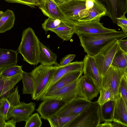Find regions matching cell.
I'll use <instances>...</instances> for the list:
<instances>
[{"instance_id":"cell-38","label":"cell","mask_w":127,"mask_h":127,"mask_svg":"<svg viewBox=\"0 0 127 127\" xmlns=\"http://www.w3.org/2000/svg\"><path fill=\"white\" fill-rule=\"evenodd\" d=\"M75 56V55L74 54H69L66 55L61 60L59 65L63 66L68 64L71 63Z\"/></svg>"},{"instance_id":"cell-21","label":"cell","mask_w":127,"mask_h":127,"mask_svg":"<svg viewBox=\"0 0 127 127\" xmlns=\"http://www.w3.org/2000/svg\"><path fill=\"white\" fill-rule=\"evenodd\" d=\"M39 47V63L41 65L50 66L57 63V56L55 54L40 41Z\"/></svg>"},{"instance_id":"cell-14","label":"cell","mask_w":127,"mask_h":127,"mask_svg":"<svg viewBox=\"0 0 127 127\" xmlns=\"http://www.w3.org/2000/svg\"><path fill=\"white\" fill-rule=\"evenodd\" d=\"M42 101L36 110L41 118L47 120L54 116L67 102L53 98L47 99Z\"/></svg>"},{"instance_id":"cell-34","label":"cell","mask_w":127,"mask_h":127,"mask_svg":"<svg viewBox=\"0 0 127 127\" xmlns=\"http://www.w3.org/2000/svg\"><path fill=\"white\" fill-rule=\"evenodd\" d=\"M41 117L37 113L32 114L26 122L25 127H40L42 125Z\"/></svg>"},{"instance_id":"cell-2","label":"cell","mask_w":127,"mask_h":127,"mask_svg":"<svg viewBox=\"0 0 127 127\" xmlns=\"http://www.w3.org/2000/svg\"><path fill=\"white\" fill-rule=\"evenodd\" d=\"M39 42L32 28L29 27L23 31L18 51L23 60L30 64L35 65L39 63Z\"/></svg>"},{"instance_id":"cell-19","label":"cell","mask_w":127,"mask_h":127,"mask_svg":"<svg viewBox=\"0 0 127 127\" xmlns=\"http://www.w3.org/2000/svg\"><path fill=\"white\" fill-rule=\"evenodd\" d=\"M83 70L70 72L64 75L51 86L44 95L50 94L69 83L78 79L82 75Z\"/></svg>"},{"instance_id":"cell-30","label":"cell","mask_w":127,"mask_h":127,"mask_svg":"<svg viewBox=\"0 0 127 127\" xmlns=\"http://www.w3.org/2000/svg\"><path fill=\"white\" fill-rule=\"evenodd\" d=\"M10 107L8 99L4 97L0 98V124L1 127H4Z\"/></svg>"},{"instance_id":"cell-37","label":"cell","mask_w":127,"mask_h":127,"mask_svg":"<svg viewBox=\"0 0 127 127\" xmlns=\"http://www.w3.org/2000/svg\"><path fill=\"white\" fill-rule=\"evenodd\" d=\"M116 24L120 27L122 30L127 33V19L125 15L116 18Z\"/></svg>"},{"instance_id":"cell-20","label":"cell","mask_w":127,"mask_h":127,"mask_svg":"<svg viewBox=\"0 0 127 127\" xmlns=\"http://www.w3.org/2000/svg\"><path fill=\"white\" fill-rule=\"evenodd\" d=\"M17 61L16 51L0 48V72L7 67L16 65Z\"/></svg>"},{"instance_id":"cell-7","label":"cell","mask_w":127,"mask_h":127,"mask_svg":"<svg viewBox=\"0 0 127 127\" xmlns=\"http://www.w3.org/2000/svg\"><path fill=\"white\" fill-rule=\"evenodd\" d=\"M120 48L118 40L110 42L96 55L92 56L101 77L111 66L115 54Z\"/></svg>"},{"instance_id":"cell-4","label":"cell","mask_w":127,"mask_h":127,"mask_svg":"<svg viewBox=\"0 0 127 127\" xmlns=\"http://www.w3.org/2000/svg\"><path fill=\"white\" fill-rule=\"evenodd\" d=\"M100 106L97 101L90 105L65 127H98L101 122Z\"/></svg>"},{"instance_id":"cell-16","label":"cell","mask_w":127,"mask_h":127,"mask_svg":"<svg viewBox=\"0 0 127 127\" xmlns=\"http://www.w3.org/2000/svg\"><path fill=\"white\" fill-rule=\"evenodd\" d=\"M83 61V70L84 74L89 76L94 80L99 92L101 89V78L93 58L92 56L87 54L85 56Z\"/></svg>"},{"instance_id":"cell-5","label":"cell","mask_w":127,"mask_h":127,"mask_svg":"<svg viewBox=\"0 0 127 127\" xmlns=\"http://www.w3.org/2000/svg\"><path fill=\"white\" fill-rule=\"evenodd\" d=\"M93 4L94 0H68L59 6L68 19L74 21L86 15Z\"/></svg>"},{"instance_id":"cell-24","label":"cell","mask_w":127,"mask_h":127,"mask_svg":"<svg viewBox=\"0 0 127 127\" xmlns=\"http://www.w3.org/2000/svg\"><path fill=\"white\" fill-rule=\"evenodd\" d=\"M15 19L13 11L9 9L4 12L0 19V33L11 29L13 26Z\"/></svg>"},{"instance_id":"cell-10","label":"cell","mask_w":127,"mask_h":127,"mask_svg":"<svg viewBox=\"0 0 127 127\" xmlns=\"http://www.w3.org/2000/svg\"><path fill=\"white\" fill-rule=\"evenodd\" d=\"M106 9V16L109 17L114 24L116 18L125 15L127 12V0H96Z\"/></svg>"},{"instance_id":"cell-36","label":"cell","mask_w":127,"mask_h":127,"mask_svg":"<svg viewBox=\"0 0 127 127\" xmlns=\"http://www.w3.org/2000/svg\"><path fill=\"white\" fill-rule=\"evenodd\" d=\"M20 98L18 87L17 86L15 88V90L9 95L8 98L10 107L16 106L19 104L21 102Z\"/></svg>"},{"instance_id":"cell-44","label":"cell","mask_w":127,"mask_h":127,"mask_svg":"<svg viewBox=\"0 0 127 127\" xmlns=\"http://www.w3.org/2000/svg\"><path fill=\"white\" fill-rule=\"evenodd\" d=\"M4 12L2 11H0V19L2 17Z\"/></svg>"},{"instance_id":"cell-8","label":"cell","mask_w":127,"mask_h":127,"mask_svg":"<svg viewBox=\"0 0 127 127\" xmlns=\"http://www.w3.org/2000/svg\"><path fill=\"white\" fill-rule=\"evenodd\" d=\"M100 15L89 21L85 22L74 21L73 26L75 33L80 34L92 35L116 32L115 29H111L104 27L100 22Z\"/></svg>"},{"instance_id":"cell-12","label":"cell","mask_w":127,"mask_h":127,"mask_svg":"<svg viewBox=\"0 0 127 127\" xmlns=\"http://www.w3.org/2000/svg\"><path fill=\"white\" fill-rule=\"evenodd\" d=\"M91 102L84 98L74 99L66 102L54 115L61 117L78 115L87 109Z\"/></svg>"},{"instance_id":"cell-9","label":"cell","mask_w":127,"mask_h":127,"mask_svg":"<svg viewBox=\"0 0 127 127\" xmlns=\"http://www.w3.org/2000/svg\"><path fill=\"white\" fill-rule=\"evenodd\" d=\"M126 73H127V70L120 69L111 65L101 77V89L109 88L116 98L118 94L119 85L121 79Z\"/></svg>"},{"instance_id":"cell-32","label":"cell","mask_w":127,"mask_h":127,"mask_svg":"<svg viewBox=\"0 0 127 127\" xmlns=\"http://www.w3.org/2000/svg\"><path fill=\"white\" fill-rule=\"evenodd\" d=\"M23 71L22 66L13 65L7 67L0 71V76L4 78L9 77L21 74Z\"/></svg>"},{"instance_id":"cell-40","label":"cell","mask_w":127,"mask_h":127,"mask_svg":"<svg viewBox=\"0 0 127 127\" xmlns=\"http://www.w3.org/2000/svg\"><path fill=\"white\" fill-rule=\"evenodd\" d=\"M16 122L15 120L13 118L5 122L4 127H15Z\"/></svg>"},{"instance_id":"cell-3","label":"cell","mask_w":127,"mask_h":127,"mask_svg":"<svg viewBox=\"0 0 127 127\" xmlns=\"http://www.w3.org/2000/svg\"><path fill=\"white\" fill-rule=\"evenodd\" d=\"M57 68L54 66L40 64L31 72L34 84V91L32 95V99L37 101L40 99Z\"/></svg>"},{"instance_id":"cell-41","label":"cell","mask_w":127,"mask_h":127,"mask_svg":"<svg viewBox=\"0 0 127 127\" xmlns=\"http://www.w3.org/2000/svg\"><path fill=\"white\" fill-rule=\"evenodd\" d=\"M59 6L67 1L68 0H53Z\"/></svg>"},{"instance_id":"cell-35","label":"cell","mask_w":127,"mask_h":127,"mask_svg":"<svg viewBox=\"0 0 127 127\" xmlns=\"http://www.w3.org/2000/svg\"><path fill=\"white\" fill-rule=\"evenodd\" d=\"M118 93L121 94L127 103V73L124 75L121 79L119 87Z\"/></svg>"},{"instance_id":"cell-42","label":"cell","mask_w":127,"mask_h":127,"mask_svg":"<svg viewBox=\"0 0 127 127\" xmlns=\"http://www.w3.org/2000/svg\"><path fill=\"white\" fill-rule=\"evenodd\" d=\"M4 78L0 76V90L2 89L4 83Z\"/></svg>"},{"instance_id":"cell-29","label":"cell","mask_w":127,"mask_h":127,"mask_svg":"<svg viewBox=\"0 0 127 127\" xmlns=\"http://www.w3.org/2000/svg\"><path fill=\"white\" fill-rule=\"evenodd\" d=\"M78 115L61 117L54 115L47 120L51 127H65Z\"/></svg>"},{"instance_id":"cell-45","label":"cell","mask_w":127,"mask_h":127,"mask_svg":"<svg viewBox=\"0 0 127 127\" xmlns=\"http://www.w3.org/2000/svg\"><path fill=\"white\" fill-rule=\"evenodd\" d=\"M2 89L0 90V98L1 97L2 93Z\"/></svg>"},{"instance_id":"cell-27","label":"cell","mask_w":127,"mask_h":127,"mask_svg":"<svg viewBox=\"0 0 127 127\" xmlns=\"http://www.w3.org/2000/svg\"><path fill=\"white\" fill-rule=\"evenodd\" d=\"M115 100L108 101L100 106V112L101 122L112 120Z\"/></svg>"},{"instance_id":"cell-31","label":"cell","mask_w":127,"mask_h":127,"mask_svg":"<svg viewBox=\"0 0 127 127\" xmlns=\"http://www.w3.org/2000/svg\"><path fill=\"white\" fill-rule=\"evenodd\" d=\"M100 96L97 101L100 106L111 100H115V97L111 90L109 88H102L99 92Z\"/></svg>"},{"instance_id":"cell-43","label":"cell","mask_w":127,"mask_h":127,"mask_svg":"<svg viewBox=\"0 0 127 127\" xmlns=\"http://www.w3.org/2000/svg\"><path fill=\"white\" fill-rule=\"evenodd\" d=\"M10 3H17L16 0H4Z\"/></svg>"},{"instance_id":"cell-13","label":"cell","mask_w":127,"mask_h":127,"mask_svg":"<svg viewBox=\"0 0 127 127\" xmlns=\"http://www.w3.org/2000/svg\"><path fill=\"white\" fill-rule=\"evenodd\" d=\"M35 106L34 102L26 103L21 102L17 106L10 107L6 121L13 118L17 122L22 121L26 122L34 111Z\"/></svg>"},{"instance_id":"cell-39","label":"cell","mask_w":127,"mask_h":127,"mask_svg":"<svg viewBox=\"0 0 127 127\" xmlns=\"http://www.w3.org/2000/svg\"><path fill=\"white\" fill-rule=\"evenodd\" d=\"M120 48L125 52H127V40L123 39L118 40Z\"/></svg>"},{"instance_id":"cell-26","label":"cell","mask_w":127,"mask_h":127,"mask_svg":"<svg viewBox=\"0 0 127 127\" xmlns=\"http://www.w3.org/2000/svg\"><path fill=\"white\" fill-rule=\"evenodd\" d=\"M111 65L120 69L127 70V52L120 47L114 55Z\"/></svg>"},{"instance_id":"cell-33","label":"cell","mask_w":127,"mask_h":127,"mask_svg":"<svg viewBox=\"0 0 127 127\" xmlns=\"http://www.w3.org/2000/svg\"><path fill=\"white\" fill-rule=\"evenodd\" d=\"M62 22L58 19L54 20L48 18L46 19L42 24V28L47 32L57 27Z\"/></svg>"},{"instance_id":"cell-17","label":"cell","mask_w":127,"mask_h":127,"mask_svg":"<svg viewBox=\"0 0 127 127\" xmlns=\"http://www.w3.org/2000/svg\"><path fill=\"white\" fill-rule=\"evenodd\" d=\"M127 103L121 94L118 93L115 100L112 119L127 126Z\"/></svg>"},{"instance_id":"cell-25","label":"cell","mask_w":127,"mask_h":127,"mask_svg":"<svg viewBox=\"0 0 127 127\" xmlns=\"http://www.w3.org/2000/svg\"><path fill=\"white\" fill-rule=\"evenodd\" d=\"M51 31L55 33L60 38L65 41L69 40L75 33L73 26H70L63 22Z\"/></svg>"},{"instance_id":"cell-1","label":"cell","mask_w":127,"mask_h":127,"mask_svg":"<svg viewBox=\"0 0 127 127\" xmlns=\"http://www.w3.org/2000/svg\"><path fill=\"white\" fill-rule=\"evenodd\" d=\"M81 46L87 54L94 56L105 46L114 40L123 39L127 37V33L122 30L114 32L92 35H78Z\"/></svg>"},{"instance_id":"cell-11","label":"cell","mask_w":127,"mask_h":127,"mask_svg":"<svg viewBox=\"0 0 127 127\" xmlns=\"http://www.w3.org/2000/svg\"><path fill=\"white\" fill-rule=\"evenodd\" d=\"M38 7L43 14L48 18L58 19L62 22L73 26L74 22L65 16L59 6L53 0H42Z\"/></svg>"},{"instance_id":"cell-46","label":"cell","mask_w":127,"mask_h":127,"mask_svg":"<svg viewBox=\"0 0 127 127\" xmlns=\"http://www.w3.org/2000/svg\"><path fill=\"white\" fill-rule=\"evenodd\" d=\"M0 127H1V126L0 125Z\"/></svg>"},{"instance_id":"cell-28","label":"cell","mask_w":127,"mask_h":127,"mask_svg":"<svg viewBox=\"0 0 127 127\" xmlns=\"http://www.w3.org/2000/svg\"><path fill=\"white\" fill-rule=\"evenodd\" d=\"M21 75L23 85L22 94L32 95L34 91V84L31 72L23 71Z\"/></svg>"},{"instance_id":"cell-15","label":"cell","mask_w":127,"mask_h":127,"mask_svg":"<svg viewBox=\"0 0 127 127\" xmlns=\"http://www.w3.org/2000/svg\"><path fill=\"white\" fill-rule=\"evenodd\" d=\"M54 65L56 66L57 68L45 92L58 79L66 74L72 72L83 70L84 63L83 61H76L63 66H60L58 63Z\"/></svg>"},{"instance_id":"cell-6","label":"cell","mask_w":127,"mask_h":127,"mask_svg":"<svg viewBox=\"0 0 127 127\" xmlns=\"http://www.w3.org/2000/svg\"><path fill=\"white\" fill-rule=\"evenodd\" d=\"M80 98H86L82 89L80 77L50 94L44 95L40 99L53 98L68 102Z\"/></svg>"},{"instance_id":"cell-18","label":"cell","mask_w":127,"mask_h":127,"mask_svg":"<svg viewBox=\"0 0 127 127\" xmlns=\"http://www.w3.org/2000/svg\"><path fill=\"white\" fill-rule=\"evenodd\" d=\"M80 78L82 89L86 98L91 101L97 96L99 89L94 80L89 76L84 74Z\"/></svg>"},{"instance_id":"cell-22","label":"cell","mask_w":127,"mask_h":127,"mask_svg":"<svg viewBox=\"0 0 127 127\" xmlns=\"http://www.w3.org/2000/svg\"><path fill=\"white\" fill-rule=\"evenodd\" d=\"M106 11L105 7L96 0H94L93 7L89 10L87 14L80 19L77 21L85 22L89 21L100 15H106Z\"/></svg>"},{"instance_id":"cell-23","label":"cell","mask_w":127,"mask_h":127,"mask_svg":"<svg viewBox=\"0 0 127 127\" xmlns=\"http://www.w3.org/2000/svg\"><path fill=\"white\" fill-rule=\"evenodd\" d=\"M3 78L4 82L1 96L0 98L4 97L8 99L9 95L15 90L14 86L22 79L21 74L9 77Z\"/></svg>"}]
</instances>
